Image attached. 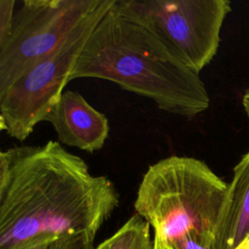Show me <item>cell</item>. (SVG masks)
Masks as SVG:
<instances>
[{"label":"cell","instance_id":"cell-1","mask_svg":"<svg viewBox=\"0 0 249 249\" xmlns=\"http://www.w3.org/2000/svg\"><path fill=\"white\" fill-rule=\"evenodd\" d=\"M119 201L114 183L58 141L0 153V249L94 237Z\"/></svg>","mask_w":249,"mask_h":249},{"label":"cell","instance_id":"cell-2","mask_svg":"<svg viewBox=\"0 0 249 249\" xmlns=\"http://www.w3.org/2000/svg\"><path fill=\"white\" fill-rule=\"evenodd\" d=\"M78 78L111 81L151 99L160 110L186 118L199 115L210 105L199 75L114 5L90 33L69 82Z\"/></svg>","mask_w":249,"mask_h":249},{"label":"cell","instance_id":"cell-3","mask_svg":"<svg viewBox=\"0 0 249 249\" xmlns=\"http://www.w3.org/2000/svg\"><path fill=\"white\" fill-rule=\"evenodd\" d=\"M228 186L203 160L170 156L149 166L134 208L169 246L192 239L215 240Z\"/></svg>","mask_w":249,"mask_h":249},{"label":"cell","instance_id":"cell-4","mask_svg":"<svg viewBox=\"0 0 249 249\" xmlns=\"http://www.w3.org/2000/svg\"><path fill=\"white\" fill-rule=\"evenodd\" d=\"M114 7L198 75L216 55L231 12L229 0H116Z\"/></svg>","mask_w":249,"mask_h":249},{"label":"cell","instance_id":"cell-5","mask_svg":"<svg viewBox=\"0 0 249 249\" xmlns=\"http://www.w3.org/2000/svg\"><path fill=\"white\" fill-rule=\"evenodd\" d=\"M105 0L50 55L0 93V127L10 137L25 140L57 101L90 33L112 8Z\"/></svg>","mask_w":249,"mask_h":249},{"label":"cell","instance_id":"cell-6","mask_svg":"<svg viewBox=\"0 0 249 249\" xmlns=\"http://www.w3.org/2000/svg\"><path fill=\"white\" fill-rule=\"evenodd\" d=\"M105 0H24L0 46V93L55 51Z\"/></svg>","mask_w":249,"mask_h":249},{"label":"cell","instance_id":"cell-7","mask_svg":"<svg viewBox=\"0 0 249 249\" xmlns=\"http://www.w3.org/2000/svg\"><path fill=\"white\" fill-rule=\"evenodd\" d=\"M45 122L52 124L60 144L88 153L101 150L109 136L108 118L74 90L61 93Z\"/></svg>","mask_w":249,"mask_h":249},{"label":"cell","instance_id":"cell-8","mask_svg":"<svg viewBox=\"0 0 249 249\" xmlns=\"http://www.w3.org/2000/svg\"><path fill=\"white\" fill-rule=\"evenodd\" d=\"M249 239V151L233 168L215 231V249H236Z\"/></svg>","mask_w":249,"mask_h":249},{"label":"cell","instance_id":"cell-9","mask_svg":"<svg viewBox=\"0 0 249 249\" xmlns=\"http://www.w3.org/2000/svg\"><path fill=\"white\" fill-rule=\"evenodd\" d=\"M150 225L140 215H132L111 237L94 249H153Z\"/></svg>","mask_w":249,"mask_h":249},{"label":"cell","instance_id":"cell-10","mask_svg":"<svg viewBox=\"0 0 249 249\" xmlns=\"http://www.w3.org/2000/svg\"><path fill=\"white\" fill-rule=\"evenodd\" d=\"M93 239L88 234L66 235L52 241L47 249H94Z\"/></svg>","mask_w":249,"mask_h":249},{"label":"cell","instance_id":"cell-11","mask_svg":"<svg viewBox=\"0 0 249 249\" xmlns=\"http://www.w3.org/2000/svg\"><path fill=\"white\" fill-rule=\"evenodd\" d=\"M15 0H0V46L9 38L16 14Z\"/></svg>","mask_w":249,"mask_h":249},{"label":"cell","instance_id":"cell-12","mask_svg":"<svg viewBox=\"0 0 249 249\" xmlns=\"http://www.w3.org/2000/svg\"><path fill=\"white\" fill-rule=\"evenodd\" d=\"M154 248L153 249H172L168 243L163 240L161 237H160L159 235H155L154 236Z\"/></svg>","mask_w":249,"mask_h":249},{"label":"cell","instance_id":"cell-13","mask_svg":"<svg viewBox=\"0 0 249 249\" xmlns=\"http://www.w3.org/2000/svg\"><path fill=\"white\" fill-rule=\"evenodd\" d=\"M242 106H243L244 112L249 120V88L245 90V92L242 96Z\"/></svg>","mask_w":249,"mask_h":249},{"label":"cell","instance_id":"cell-14","mask_svg":"<svg viewBox=\"0 0 249 249\" xmlns=\"http://www.w3.org/2000/svg\"><path fill=\"white\" fill-rule=\"evenodd\" d=\"M51 243V242H50ZM50 243H44V244H40V245H37V246H34L32 248H29V249H47V247L49 246Z\"/></svg>","mask_w":249,"mask_h":249},{"label":"cell","instance_id":"cell-15","mask_svg":"<svg viewBox=\"0 0 249 249\" xmlns=\"http://www.w3.org/2000/svg\"><path fill=\"white\" fill-rule=\"evenodd\" d=\"M236 249H249V239H247L244 243H242L238 248Z\"/></svg>","mask_w":249,"mask_h":249}]
</instances>
